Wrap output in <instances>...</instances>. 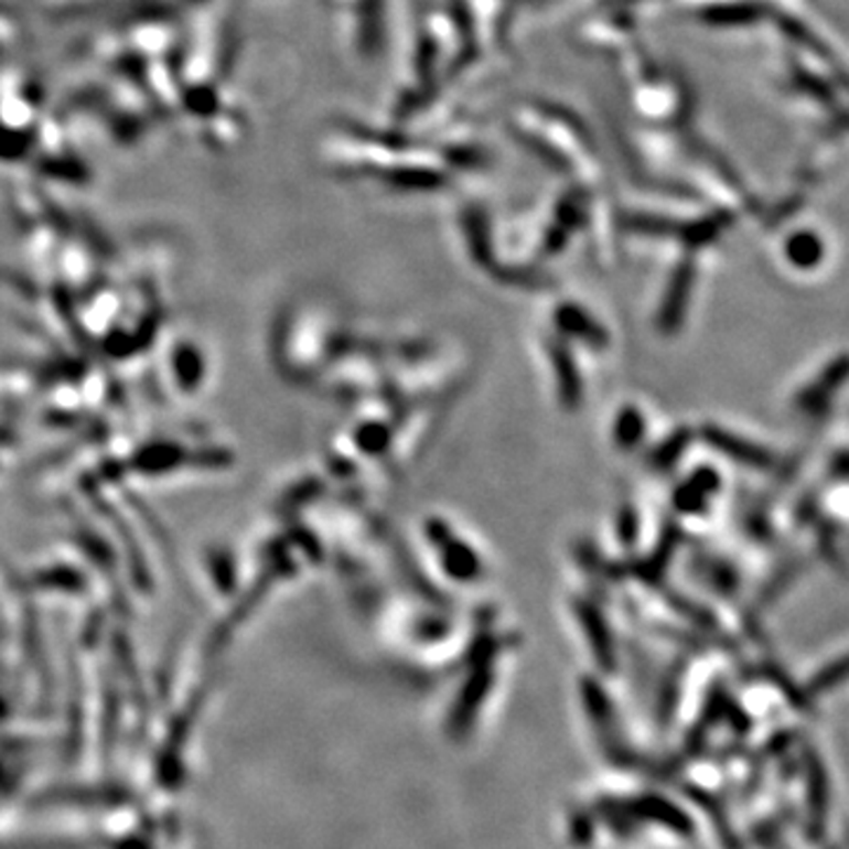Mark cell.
I'll use <instances>...</instances> for the list:
<instances>
[{"instance_id": "7a4b0ae2", "label": "cell", "mask_w": 849, "mask_h": 849, "mask_svg": "<svg viewBox=\"0 0 849 849\" xmlns=\"http://www.w3.org/2000/svg\"><path fill=\"white\" fill-rule=\"evenodd\" d=\"M701 434H703V439L708 441L712 449L722 451L727 458H732V461H737L741 465L760 468V470L772 465V453L764 451L757 444H753V441H749V439H741V437H737L732 432H724L720 428H712V424H706Z\"/></svg>"}, {"instance_id": "52a82bcc", "label": "cell", "mask_w": 849, "mask_h": 849, "mask_svg": "<svg viewBox=\"0 0 849 849\" xmlns=\"http://www.w3.org/2000/svg\"><path fill=\"white\" fill-rule=\"evenodd\" d=\"M644 432V420L635 409L621 411L616 420V441L621 447H635Z\"/></svg>"}, {"instance_id": "ba28073f", "label": "cell", "mask_w": 849, "mask_h": 849, "mask_svg": "<svg viewBox=\"0 0 849 849\" xmlns=\"http://www.w3.org/2000/svg\"><path fill=\"white\" fill-rule=\"evenodd\" d=\"M687 441H689V434H687L685 430H683V432H675V434L666 441L664 447H658V449L654 451V461H656V465H660V468L673 465V463L677 461V458L683 455V451H685V447H687Z\"/></svg>"}, {"instance_id": "277c9868", "label": "cell", "mask_w": 849, "mask_h": 849, "mask_svg": "<svg viewBox=\"0 0 849 849\" xmlns=\"http://www.w3.org/2000/svg\"><path fill=\"white\" fill-rule=\"evenodd\" d=\"M550 354H552V366L557 373L559 399H562V404L569 406V409H576V406L581 404L583 385L579 378V368L573 364V356L562 343H552Z\"/></svg>"}, {"instance_id": "6da1fadb", "label": "cell", "mask_w": 849, "mask_h": 849, "mask_svg": "<svg viewBox=\"0 0 849 849\" xmlns=\"http://www.w3.org/2000/svg\"><path fill=\"white\" fill-rule=\"evenodd\" d=\"M428 536L432 542H437L441 550V559H444L447 571L455 579L470 581L480 573V559L468 546H463L461 540L453 538L451 531L447 529V524H441L439 519L428 522Z\"/></svg>"}, {"instance_id": "8992f818", "label": "cell", "mask_w": 849, "mask_h": 849, "mask_svg": "<svg viewBox=\"0 0 849 849\" xmlns=\"http://www.w3.org/2000/svg\"><path fill=\"white\" fill-rule=\"evenodd\" d=\"M718 486L716 474L710 470H701L696 477L689 482V486L677 496V505L685 509V513H701L699 507H703V498L712 494V488Z\"/></svg>"}, {"instance_id": "3957f363", "label": "cell", "mask_w": 849, "mask_h": 849, "mask_svg": "<svg viewBox=\"0 0 849 849\" xmlns=\"http://www.w3.org/2000/svg\"><path fill=\"white\" fill-rule=\"evenodd\" d=\"M576 614H579L583 631L590 637V647L594 658H598V664L606 670H614V660H616L614 642H611V633L606 627V621L600 614V609H594L590 602H579L576 604Z\"/></svg>"}, {"instance_id": "9c48e42d", "label": "cell", "mask_w": 849, "mask_h": 849, "mask_svg": "<svg viewBox=\"0 0 849 849\" xmlns=\"http://www.w3.org/2000/svg\"><path fill=\"white\" fill-rule=\"evenodd\" d=\"M635 526H637V517L631 507H625V513L621 515V522H619V536L623 540L631 542L635 538Z\"/></svg>"}, {"instance_id": "5b68a950", "label": "cell", "mask_w": 849, "mask_h": 849, "mask_svg": "<svg viewBox=\"0 0 849 849\" xmlns=\"http://www.w3.org/2000/svg\"><path fill=\"white\" fill-rule=\"evenodd\" d=\"M845 378V359H838L834 366H828V370L821 376V380L817 385H809L805 393L800 395V409L805 411H814L819 409L821 404L828 401V395L836 393V387L842 383Z\"/></svg>"}]
</instances>
